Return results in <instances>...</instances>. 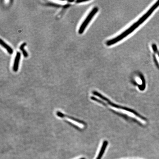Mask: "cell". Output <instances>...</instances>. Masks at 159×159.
Segmentation results:
<instances>
[{"label": "cell", "instance_id": "cell-1", "mask_svg": "<svg viewBox=\"0 0 159 159\" xmlns=\"http://www.w3.org/2000/svg\"><path fill=\"white\" fill-rule=\"evenodd\" d=\"M93 94L95 96L98 97V98L95 97H91V98L93 100L98 102L102 103L103 104V103H104V104L108 105L113 110L122 113V114L127 115L129 116L134 118L136 119L137 120H138L140 123H142L143 124H146L147 121L146 119L143 118V117L141 116L140 115L138 114L135 111L132 110V109L125 108V107H119L118 105L111 102L108 99L101 95L100 93L96 92V91H94L93 92Z\"/></svg>", "mask_w": 159, "mask_h": 159}, {"label": "cell", "instance_id": "cell-2", "mask_svg": "<svg viewBox=\"0 0 159 159\" xmlns=\"http://www.w3.org/2000/svg\"><path fill=\"white\" fill-rule=\"evenodd\" d=\"M159 7V1L156 2L148 10V11L143 15L142 17H141L139 20L135 22L132 25H131L130 27L127 29L124 32L121 33L118 36L114 38L113 39L109 40L107 41L106 43L107 45L108 46H110L117 43L119 42V41L122 40L124 39L125 38L128 36V35L131 34L135 30L138 28L139 26L142 25L143 23L147 19L152 15L153 12L157 8Z\"/></svg>", "mask_w": 159, "mask_h": 159}, {"label": "cell", "instance_id": "cell-3", "mask_svg": "<svg viewBox=\"0 0 159 159\" xmlns=\"http://www.w3.org/2000/svg\"><path fill=\"white\" fill-rule=\"evenodd\" d=\"M98 8L97 7L93 8V9L91 10L90 13L87 16L86 19L84 20L82 24L81 25L78 31L80 34H82L84 33L87 26L89 25L91 20L93 19V18L96 14L98 12Z\"/></svg>", "mask_w": 159, "mask_h": 159}, {"label": "cell", "instance_id": "cell-4", "mask_svg": "<svg viewBox=\"0 0 159 159\" xmlns=\"http://www.w3.org/2000/svg\"><path fill=\"white\" fill-rule=\"evenodd\" d=\"M56 114L57 116L59 117V118H66L70 119V120L73 121V122H74L78 126H81V128H83V127H84L85 126V124L83 122H81V121L78 120V119H75L73 118V117L69 116L68 115L66 114H63V113L60 112V111H57Z\"/></svg>", "mask_w": 159, "mask_h": 159}, {"label": "cell", "instance_id": "cell-5", "mask_svg": "<svg viewBox=\"0 0 159 159\" xmlns=\"http://www.w3.org/2000/svg\"><path fill=\"white\" fill-rule=\"evenodd\" d=\"M21 57V53L19 52H17L14 62L13 69L14 72H16L18 70L20 59Z\"/></svg>", "mask_w": 159, "mask_h": 159}, {"label": "cell", "instance_id": "cell-6", "mask_svg": "<svg viewBox=\"0 0 159 159\" xmlns=\"http://www.w3.org/2000/svg\"><path fill=\"white\" fill-rule=\"evenodd\" d=\"M108 142L107 141H105L104 143H103L100 152H99L96 159H101L102 158L103 155L105 152V149H106L107 147L108 146Z\"/></svg>", "mask_w": 159, "mask_h": 159}, {"label": "cell", "instance_id": "cell-7", "mask_svg": "<svg viewBox=\"0 0 159 159\" xmlns=\"http://www.w3.org/2000/svg\"><path fill=\"white\" fill-rule=\"evenodd\" d=\"M0 43H1V45L4 48L7 50V51L9 54L12 55L13 54V49L10 46L7 44V43H5L4 41H3L2 39H1V41H0Z\"/></svg>", "mask_w": 159, "mask_h": 159}, {"label": "cell", "instance_id": "cell-8", "mask_svg": "<svg viewBox=\"0 0 159 159\" xmlns=\"http://www.w3.org/2000/svg\"><path fill=\"white\" fill-rule=\"evenodd\" d=\"M26 45V43H23V44H22L20 46V50L22 51V52L24 57L25 58H27V57H28L29 55L27 52L26 51L25 49V47Z\"/></svg>", "mask_w": 159, "mask_h": 159}, {"label": "cell", "instance_id": "cell-9", "mask_svg": "<svg viewBox=\"0 0 159 159\" xmlns=\"http://www.w3.org/2000/svg\"><path fill=\"white\" fill-rule=\"evenodd\" d=\"M79 159H85V158H81Z\"/></svg>", "mask_w": 159, "mask_h": 159}]
</instances>
